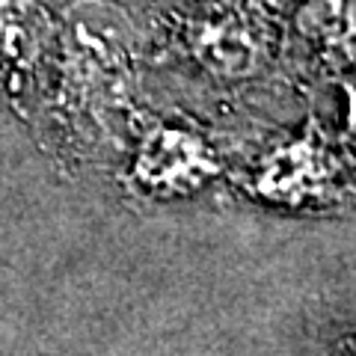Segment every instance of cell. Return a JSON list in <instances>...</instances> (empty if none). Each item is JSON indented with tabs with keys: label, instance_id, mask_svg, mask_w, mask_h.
<instances>
[{
	"label": "cell",
	"instance_id": "1",
	"mask_svg": "<svg viewBox=\"0 0 356 356\" xmlns=\"http://www.w3.org/2000/svg\"><path fill=\"white\" fill-rule=\"evenodd\" d=\"M65 33L77 51L98 63H116L128 57L134 44V24L110 0H74L65 9Z\"/></svg>",
	"mask_w": 356,
	"mask_h": 356
}]
</instances>
